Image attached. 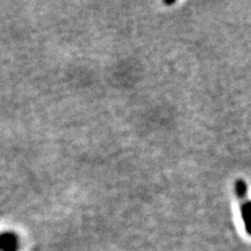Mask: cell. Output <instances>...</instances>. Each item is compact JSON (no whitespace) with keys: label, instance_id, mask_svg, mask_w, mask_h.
Returning <instances> with one entry per match:
<instances>
[{"label":"cell","instance_id":"obj_4","mask_svg":"<svg viewBox=\"0 0 251 251\" xmlns=\"http://www.w3.org/2000/svg\"><path fill=\"white\" fill-rule=\"evenodd\" d=\"M18 247H12V248H8V249H6L4 251H17Z\"/></svg>","mask_w":251,"mask_h":251},{"label":"cell","instance_id":"obj_1","mask_svg":"<svg viewBox=\"0 0 251 251\" xmlns=\"http://www.w3.org/2000/svg\"><path fill=\"white\" fill-rule=\"evenodd\" d=\"M18 247V238L13 233H4L0 235V250Z\"/></svg>","mask_w":251,"mask_h":251},{"label":"cell","instance_id":"obj_2","mask_svg":"<svg viewBox=\"0 0 251 251\" xmlns=\"http://www.w3.org/2000/svg\"><path fill=\"white\" fill-rule=\"evenodd\" d=\"M236 191H237L238 198H243L244 196H246V192H247V185H246V183H244V181H242V180L237 181Z\"/></svg>","mask_w":251,"mask_h":251},{"label":"cell","instance_id":"obj_3","mask_svg":"<svg viewBox=\"0 0 251 251\" xmlns=\"http://www.w3.org/2000/svg\"><path fill=\"white\" fill-rule=\"evenodd\" d=\"M249 211H250V203L249 202H246L244 205L242 206V209H241V212H242V218H243V221L246 226H248V220H247V214H249Z\"/></svg>","mask_w":251,"mask_h":251}]
</instances>
